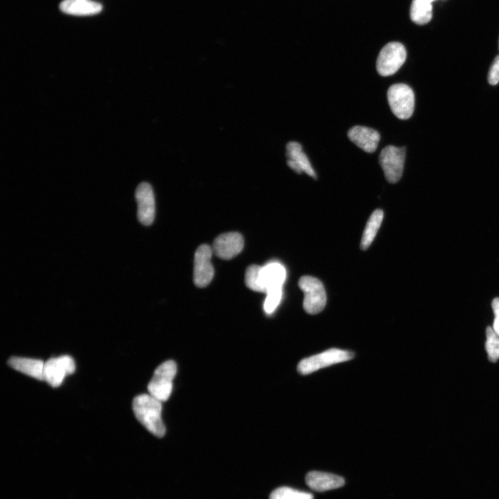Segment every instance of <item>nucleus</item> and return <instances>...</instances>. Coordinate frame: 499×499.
Masks as SVG:
<instances>
[{
	"label": "nucleus",
	"mask_w": 499,
	"mask_h": 499,
	"mask_svg": "<svg viewBox=\"0 0 499 499\" xmlns=\"http://www.w3.org/2000/svg\"><path fill=\"white\" fill-rule=\"evenodd\" d=\"M132 409L137 420L152 434L162 437L166 432L161 419V402L150 394L137 396Z\"/></svg>",
	"instance_id": "nucleus-1"
},
{
	"label": "nucleus",
	"mask_w": 499,
	"mask_h": 499,
	"mask_svg": "<svg viewBox=\"0 0 499 499\" xmlns=\"http://www.w3.org/2000/svg\"><path fill=\"white\" fill-rule=\"evenodd\" d=\"M176 372L177 366L173 360L161 363L155 369L148 385L149 394L161 402L168 400L172 392L173 380Z\"/></svg>",
	"instance_id": "nucleus-2"
},
{
	"label": "nucleus",
	"mask_w": 499,
	"mask_h": 499,
	"mask_svg": "<svg viewBox=\"0 0 499 499\" xmlns=\"http://www.w3.org/2000/svg\"><path fill=\"white\" fill-rule=\"evenodd\" d=\"M387 100L392 113L400 119H408L414 109V94L407 85H391L387 92Z\"/></svg>",
	"instance_id": "nucleus-3"
},
{
	"label": "nucleus",
	"mask_w": 499,
	"mask_h": 499,
	"mask_svg": "<svg viewBox=\"0 0 499 499\" xmlns=\"http://www.w3.org/2000/svg\"><path fill=\"white\" fill-rule=\"evenodd\" d=\"M353 357L354 354L351 351L333 348L303 359L297 366V371L302 375H307L324 367L348 361Z\"/></svg>",
	"instance_id": "nucleus-4"
},
{
	"label": "nucleus",
	"mask_w": 499,
	"mask_h": 499,
	"mask_svg": "<svg viewBox=\"0 0 499 499\" xmlns=\"http://www.w3.org/2000/svg\"><path fill=\"white\" fill-rule=\"evenodd\" d=\"M299 286L304 292L303 306L308 314L315 315L325 307L326 295L322 283L311 276H303L299 280Z\"/></svg>",
	"instance_id": "nucleus-5"
},
{
	"label": "nucleus",
	"mask_w": 499,
	"mask_h": 499,
	"mask_svg": "<svg viewBox=\"0 0 499 499\" xmlns=\"http://www.w3.org/2000/svg\"><path fill=\"white\" fill-rule=\"evenodd\" d=\"M405 158V147L389 145L381 150L378 161L388 182L394 184L401 179L403 172Z\"/></svg>",
	"instance_id": "nucleus-6"
},
{
	"label": "nucleus",
	"mask_w": 499,
	"mask_h": 499,
	"mask_svg": "<svg viewBox=\"0 0 499 499\" xmlns=\"http://www.w3.org/2000/svg\"><path fill=\"white\" fill-rule=\"evenodd\" d=\"M406 50L399 42H389L380 50L376 60V70L382 76L395 73L406 59Z\"/></svg>",
	"instance_id": "nucleus-7"
},
{
	"label": "nucleus",
	"mask_w": 499,
	"mask_h": 499,
	"mask_svg": "<svg viewBox=\"0 0 499 499\" xmlns=\"http://www.w3.org/2000/svg\"><path fill=\"white\" fill-rule=\"evenodd\" d=\"M76 369L75 362L72 357L64 355L51 358L44 362V380L53 387L60 386L63 379L73 374Z\"/></svg>",
	"instance_id": "nucleus-8"
},
{
	"label": "nucleus",
	"mask_w": 499,
	"mask_h": 499,
	"mask_svg": "<svg viewBox=\"0 0 499 499\" xmlns=\"http://www.w3.org/2000/svg\"><path fill=\"white\" fill-rule=\"evenodd\" d=\"M212 254V248L207 244L201 245L195 251L193 281L199 288L207 286L213 277L214 270L211 262Z\"/></svg>",
	"instance_id": "nucleus-9"
},
{
	"label": "nucleus",
	"mask_w": 499,
	"mask_h": 499,
	"mask_svg": "<svg viewBox=\"0 0 499 499\" xmlns=\"http://www.w3.org/2000/svg\"><path fill=\"white\" fill-rule=\"evenodd\" d=\"M137 202V218L139 221L146 226L150 225L155 218V204L152 186L147 182H142L135 191Z\"/></svg>",
	"instance_id": "nucleus-10"
},
{
	"label": "nucleus",
	"mask_w": 499,
	"mask_h": 499,
	"mask_svg": "<svg viewBox=\"0 0 499 499\" xmlns=\"http://www.w3.org/2000/svg\"><path fill=\"white\" fill-rule=\"evenodd\" d=\"M244 240L238 232L220 234L215 238L212 250L220 259L229 260L238 255L243 250Z\"/></svg>",
	"instance_id": "nucleus-11"
},
{
	"label": "nucleus",
	"mask_w": 499,
	"mask_h": 499,
	"mask_svg": "<svg viewBox=\"0 0 499 499\" xmlns=\"http://www.w3.org/2000/svg\"><path fill=\"white\" fill-rule=\"evenodd\" d=\"M287 164L296 173L300 174L306 173L309 176L316 179L315 170L309 161L306 155L302 150V146L296 141H290L286 145Z\"/></svg>",
	"instance_id": "nucleus-12"
},
{
	"label": "nucleus",
	"mask_w": 499,
	"mask_h": 499,
	"mask_svg": "<svg viewBox=\"0 0 499 499\" xmlns=\"http://www.w3.org/2000/svg\"><path fill=\"white\" fill-rule=\"evenodd\" d=\"M349 139L364 151L374 152L380 141V134L374 129L356 125L352 127L347 133Z\"/></svg>",
	"instance_id": "nucleus-13"
},
{
	"label": "nucleus",
	"mask_w": 499,
	"mask_h": 499,
	"mask_svg": "<svg viewBox=\"0 0 499 499\" xmlns=\"http://www.w3.org/2000/svg\"><path fill=\"white\" fill-rule=\"evenodd\" d=\"M306 482L314 491H325L342 487L344 480L335 474L313 471L306 474Z\"/></svg>",
	"instance_id": "nucleus-14"
},
{
	"label": "nucleus",
	"mask_w": 499,
	"mask_h": 499,
	"mask_svg": "<svg viewBox=\"0 0 499 499\" xmlns=\"http://www.w3.org/2000/svg\"><path fill=\"white\" fill-rule=\"evenodd\" d=\"M286 274L284 267L278 262H271L262 266L261 279L265 293L272 290L282 288Z\"/></svg>",
	"instance_id": "nucleus-15"
},
{
	"label": "nucleus",
	"mask_w": 499,
	"mask_h": 499,
	"mask_svg": "<svg viewBox=\"0 0 499 499\" xmlns=\"http://www.w3.org/2000/svg\"><path fill=\"white\" fill-rule=\"evenodd\" d=\"M7 363L17 371L37 380H44V362L42 360L12 356L8 360Z\"/></svg>",
	"instance_id": "nucleus-16"
},
{
	"label": "nucleus",
	"mask_w": 499,
	"mask_h": 499,
	"mask_svg": "<svg viewBox=\"0 0 499 499\" xmlns=\"http://www.w3.org/2000/svg\"><path fill=\"white\" fill-rule=\"evenodd\" d=\"M60 8L69 15L87 16L99 13L102 10V5L92 0H63Z\"/></svg>",
	"instance_id": "nucleus-17"
},
{
	"label": "nucleus",
	"mask_w": 499,
	"mask_h": 499,
	"mask_svg": "<svg viewBox=\"0 0 499 499\" xmlns=\"http://www.w3.org/2000/svg\"><path fill=\"white\" fill-rule=\"evenodd\" d=\"M383 219V211L381 209L375 210L370 216L364 229L360 248L367 250L373 242Z\"/></svg>",
	"instance_id": "nucleus-18"
},
{
	"label": "nucleus",
	"mask_w": 499,
	"mask_h": 499,
	"mask_svg": "<svg viewBox=\"0 0 499 499\" xmlns=\"http://www.w3.org/2000/svg\"><path fill=\"white\" fill-rule=\"evenodd\" d=\"M432 15V4L419 0H412L410 8V17L414 23L419 25L426 24L430 21Z\"/></svg>",
	"instance_id": "nucleus-19"
},
{
	"label": "nucleus",
	"mask_w": 499,
	"mask_h": 499,
	"mask_svg": "<svg viewBox=\"0 0 499 499\" xmlns=\"http://www.w3.org/2000/svg\"><path fill=\"white\" fill-rule=\"evenodd\" d=\"M261 266L250 265L245 272V281L247 287L254 291L265 293L261 279Z\"/></svg>",
	"instance_id": "nucleus-20"
},
{
	"label": "nucleus",
	"mask_w": 499,
	"mask_h": 499,
	"mask_svg": "<svg viewBox=\"0 0 499 499\" xmlns=\"http://www.w3.org/2000/svg\"><path fill=\"white\" fill-rule=\"evenodd\" d=\"M311 493L299 491L287 487H281L274 490L270 495V499H313Z\"/></svg>",
	"instance_id": "nucleus-21"
},
{
	"label": "nucleus",
	"mask_w": 499,
	"mask_h": 499,
	"mask_svg": "<svg viewBox=\"0 0 499 499\" xmlns=\"http://www.w3.org/2000/svg\"><path fill=\"white\" fill-rule=\"evenodd\" d=\"M485 349L488 358L491 362H496L499 359V335L492 327L488 326L486 330Z\"/></svg>",
	"instance_id": "nucleus-22"
},
{
	"label": "nucleus",
	"mask_w": 499,
	"mask_h": 499,
	"mask_svg": "<svg viewBox=\"0 0 499 499\" xmlns=\"http://www.w3.org/2000/svg\"><path fill=\"white\" fill-rule=\"evenodd\" d=\"M264 301L263 308L267 314H272L280 303L282 297V288L268 292Z\"/></svg>",
	"instance_id": "nucleus-23"
},
{
	"label": "nucleus",
	"mask_w": 499,
	"mask_h": 499,
	"mask_svg": "<svg viewBox=\"0 0 499 499\" xmlns=\"http://www.w3.org/2000/svg\"><path fill=\"white\" fill-rule=\"evenodd\" d=\"M488 81L491 85H496L499 82V55L496 57L489 69Z\"/></svg>",
	"instance_id": "nucleus-24"
},
{
	"label": "nucleus",
	"mask_w": 499,
	"mask_h": 499,
	"mask_svg": "<svg viewBox=\"0 0 499 499\" xmlns=\"http://www.w3.org/2000/svg\"><path fill=\"white\" fill-rule=\"evenodd\" d=\"M492 308L494 313V320L492 329L499 335V298L496 297L492 301Z\"/></svg>",
	"instance_id": "nucleus-25"
},
{
	"label": "nucleus",
	"mask_w": 499,
	"mask_h": 499,
	"mask_svg": "<svg viewBox=\"0 0 499 499\" xmlns=\"http://www.w3.org/2000/svg\"><path fill=\"white\" fill-rule=\"evenodd\" d=\"M419 1L426 3L431 4L432 2L434 1L435 0H419Z\"/></svg>",
	"instance_id": "nucleus-26"
}]
</instances>
